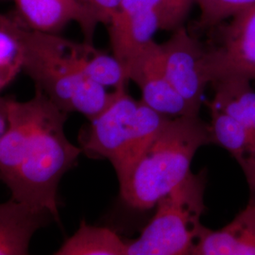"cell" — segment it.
<instances>
[{
    "instance_id": "1",
    "label": "cell",
    "mask_w": 255,
    "mask_h": 255,
    "mask_svg": "<svg viewBox=\"0 0 255 255\" xmlns=\"http://www.w3.org/2000/svg\"><path fill=\"white\" fill-rule=\"evenodd\" d=\"M9 126L0 142V182L11 199L60 221L58 190L82 153L65 135L68 114L42 92L26 101L9 99Z\"/></svg>"
},
{
    "instance_id": "2",
    "label": "cell",
    "mask_w": 255,
    "mask_h": 255,
    "mask_svg": "<svg viewBox=\"0 0 255 255\" xmlns=\"http://www.w3.org/2000/svg\"><path fill=\"white\" fill-rule=\"evenodd\" d=\"M213 144L209 124L199 115L169 119L135 163L119 178L122 201L133 209L154 207L191 171L201 146Z\"/></svg>"
},
{
    "instance_id": "3",
    "label": "cell",
    "mask_w": 255,
    "mask_h": 255,
    "mask_svg": "<svg viewBox=\"0 0 255 255\" xmlns=\"http://www.w3.org/2000/svg\"><path fill=\"white\" fill-rule=\"evenodd\" d=\"M16 17L24 45L22 72L36 90L67 114L76 112L88 120L109 106L116 91H108L74 65L66 53L65 38L33 30Z\"/></svg>"
},
{
    "instance_id": "4",
    "label": "cell",
    "mask_w": 255,
    "mask_h": 255,
    "mask_svg": "<svg viewBox=\"0 0 255 255\" xmlns=\"http://www.w3.org/2000/svg\"><path fill=\"white\" fill-rule=\"evenodd\" d=\"M115 91L109 106L89 120L80 143L82 153L107 159L119 179L135 163L169 118L133 99L128 94L127 87Z\"/></svg>"
},
{
    "instance_id": "5",
    "label": "cell",
    "mask_w": 255,
    "mask_h": 255,
    "mask_svg": "<svg viewBox=\"0 0 255 255\" xmlns=\"http://www.w3.org/2000/svg\"><path fill=\"white\" fill-rule=\"evenodd\" d=\"M205 187V170L187 174L156 203L154 217L139 237L127 242V255H191L204 228Z\"/></svg>"
},
{
    "instance_id": "6",
    "label": "cell",
    "mask_w": 255,
    "mask_h": 255,
    "mask_svg": "<svg viewBox=\"0 0 255 255\" xmlns=\"http://www.w3.org/2000/svg\"><path fill=\"white\" fill-rule=\"evenodd\" d=\"M205 69L212 82L226 79L255 81V6L208 30Z\"/></svg>"
},
{
    "instance_id": "7",
    "label": "cell",
    "mask_w": 255,
    "mask_h": 255,
    "mask_svg": "<svg viewBox=\"0 0 255 255\" xmlns=\"http://www.w3.org/2000/svg\"><path fill=\"white\" fill-rule=\"evenodd\" d=\"M164 74L192 111L199 115L203 94L210 84L205 69V46L183 25L159 44Z\"/></svg>"
},
{
    "instance_id": "8",
    "label": "cell",
    "mask_w": 255,
    "mask_h": 255,
    "mask_svg": "<svg viewBox=\"0 0 255 255\" xmlns=\"http://www.w3.org/2000/svg\"><path fill=\"white\" fill-rule=\"evenodd\" d=\"M165 0H121L108 27L113 55L125 70L154 41L161 29Z\"/></svg>"
},
{
    "instance_id": "9",
    "label": "cell",
    "mask_w": 255,
    "mask_h": 255,
    "mask_svg": "<svg viewBox=\"0 0 255 255\" xmlns=\"http://www.w3.org/2000/svg\"><path fill=\"white\" fill-rule=\"evenodd\" d=\"M126 73L140 88L141 101L157 113L169 119L197 115L166 78L155 41L128 64Z\"/></svg>"
},
{
    "instance_id": "10",
    "label": "cell",
    "mask_w": 255,
    "mask_h": 255,
    "mask_svg": "<svg viewBox=\"0 0 255 255\" xmlns=\"http://www.w3.org/2000/svg\"><path fill=\"white\" fill-rule=\"evenodd\" d=\"M15 14L27 27L40 32L60 34L71 22L82 29L84 42L93 44L101 16L82 0H13Z\"/></svg>"
},
{
    "instance_id": "11",
    "label": "cell",
    "mask_w": 255,
    "mask_h": 255,
    "mask_svg": "<svg viewBox=\"0 0 255 255\" xmlns=\"http://www.w3.org/2000/svg\"><path fill=\"white\" fill-rule=\"evenodd\" d=\"M191 255H255V201H249L226 226L204 227Z\"/></svg>"
},
{
    "instance_id": "12",
    "label": "cell",
    "mask_w": 255,
    "mask_h": 255,
    "mask_svg": "<svg viewBox=\"0 0 255 255\" xmlns=\"http://www.w3.org/2000/svg\"><path fill=\"white\" fill-rule=\"evenodd\" d=\"M52 219L49 213L9 199L0 203V255L29 254L32 237Z\"/></svg>"
},
{
    "instance_id": "13",
    "label": "cell",
    "mask_w": 255,
    "mask_h": 255,
    "mask_svg": "<svg viewBox=\"0 0 255 255\" xmlns=\"http://www.w3.org/2000/svg\"><path fill=\"white\" fill-rule=\"evenodd\" d=\"M212 143L225 148L240 165L250 191L249 201H255V137L223 111L208 106Z\"/></svg>"
},
{
    "instance_id": "14",
    "label": "cell",
    "mask_w": 255,
    "mask_h": 255,
    "mask_svg": "<svg viewBox=\"0 0 255 255\" xmlns=\"http://www.w3.org/2000/svg\"><path fill=\"white\" fill-rule=\"evenodd\" d=\"M251 82L242 79H226L212 82L214 97L204 103L237 119L255 137V90Z\"/></svg>"
},
{
    "instance_id": "15",
    "label": "cell",
    "mask_w": 255,
    "mask_h": 255,
    "mask_svg": "<svg viewBox=\"0 0 255 255\" xmlns=\"http://www.w3.org/2000/svg\"><path fill=\"white\" fill-rule=\"evenodd\" d=\"M71 56L76 67L92 81L114 90L127 87L129 81L126 70L114 55L101 51L93 44L74 42Z\"/></svg>"
},
{
    "instance_id": "16",
    "label": "cell",
    "mask_w": 255,
    "mask_h": 255,
    "mask_svg": "<svg viewBox=\"0 0 255 255\" xmlns=\"http://www.w3.org/2000/svg\"><path fill=\"white\" fill-rule=\"evenodd\" d=\"M55 255H127L125 242L112 229L93 226L84 219Z\"/></svg>"
},
{
    "instance_id": "17",
    "label": "cell",
    "mask_w": 255,
    "mask_h": 255,
    "mask_svg": "<svg viewBox=\"0 0 255 255\" xmlns=\"http://www.w3.org/2000/svg\"><path fill=\"white\" fill-rule=\"evenodd\" d=\"M24 45L15 13H0V92L23 70Z\"/></svg>"
},
{
    "instance_id": "18",
    "label": "cell",
    "mask_w": 255,
    "mask_h": 255,
    "mask_svg": "<svg viewBox=\"0 0 255 255\" xmlns=\"http://www.w3.org/2000/svg\"><path fill=\"white\" fill-rule=\"evenodd\" d=\"M201 9L200 18L194 25V34L208 31L212 27L255 6V0H196Z\"/></svg>"
},
{
    "instance_id": "19",
    "label": "cell",
    "mask_w": 255,
    "mask_h": 255,
    "mask_svg": "<svg viewBox=\"0 0 255 255\" xmlns=\"http://www.w3.org/2000/svg\"><path fill=\"white\" fill-rule=\"evenodd\" d=\"M196 0H165L161 30L173 31L183 25Z\"/></svg>"
},
{
    "instance_id": "20",
    "label": "cell",
    "mask_w": 255,
    "mask_h": 255,
    "mask_svg": "<svg viewBox=\"0 0 255 255\" xmlns=\"http://www.w3.org/2000/svg\"><path fill=\"white\" fill-rule=\"evenodd\" d=\"M82 2L94 9L102 19L104 25L108 26L113 16L119 9L121 0H82Z\"/></svg>"
},
{
    "instance_id": "21",
    "label": "cell",
    "mask_w": 255,
    "mask_h": 255,
    "mask_svg": "<svg viewBox=\"0 0 255 255\" xmlns=\"http://www.w3.org/2000/svg\"><path fill=\"white\" fill-rule=\"evenodd\" d=\"M9 98L0 96V142L9 126Z\"/></svg>"
}]
</instances>
